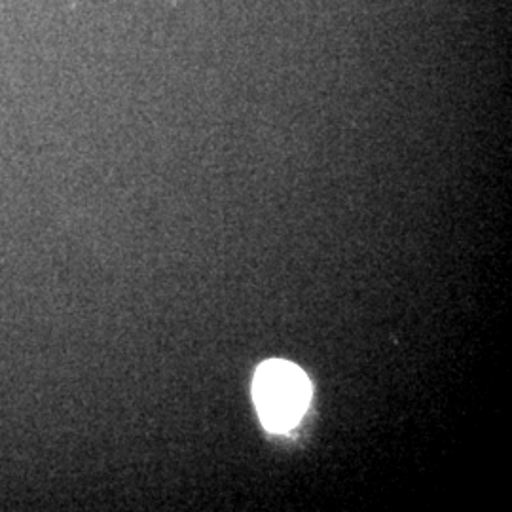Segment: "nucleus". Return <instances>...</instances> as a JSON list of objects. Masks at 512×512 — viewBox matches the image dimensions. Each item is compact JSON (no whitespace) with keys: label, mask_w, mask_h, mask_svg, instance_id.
I'll use <instances>...</instances> for the list:
<instances>
[{"label":"nucleus","mask_w":512,"mask_h":512,"mask_svg":"<svg viewBox=\"0 0 512 512\" xmlns=\"http://www.w3.org/2000/svg\"><path fill=\"white\" fill-rule=\"evenodd\" d=\"M253 397L266 429L289 431L310 404V380L293 363L268 361L256 370Z\"/></svg>","instance_id":"1"}]
</instances>
